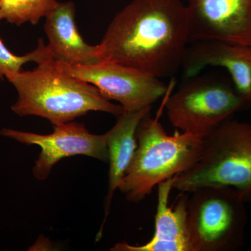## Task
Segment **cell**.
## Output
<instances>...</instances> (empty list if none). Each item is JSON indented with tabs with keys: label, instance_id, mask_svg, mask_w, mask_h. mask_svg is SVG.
<instances>
[{
	"label": "cell",
	"instance_id": "obj_7",
	"mask_svg": "<svg viewBox=\"0 0 251 251\" xmlns=\"http://www.w3.org/2000/svg\"><path fill=\"white\" fill-rule=\"evenodd\" d=\"M54 62L64 72L95 86L105 99L119 102L125 111L151 107L168 92L161 79L118 63L104 60L92 65L70 66Z\"/></svg>",
	"mask_w": 251,
	"mask_h": 251
},
{
	"label": "cell",
	"instance_id": "obj_2",
	"mask_svg": "<svg viewBox=\"0 0 251 251\" xmlns=\"http://www.w3.org/2000/svg\"><path fill=\"white\" fill-rule=\"evenodd\" d=\"M6 78L18 92L17 101L11 110L19 116L34 115L57 125L91 111L116 117L125 112L121 105L105 99L95 86L59 69L53 59L38 64L33 71L9 74Z\"/></svg>",
	"mask_w": 251,
	"mask_h": 251
},
{
	"label": "cell",
	"instance_id": "obj_11",
	"mask_svg": "<svg viewBox=\"0 0 251 251\" xmlns=\"http://www.w3.org/2000/svg\"><path fill=\"white\" fill-rule=\"evenodd\" d=\"M188 47L181 68L185 77L196 76L206 67L226 69L238 93L251 104V46L216 41H198Z\"/></svg>",
	"mask_w": 251,
	"mask_h": 251
},
{
	"label": "cell",
	"instance_id": "obj_3",
	"mask_svg": "<svg viewBox=\"0 0 251 251\" xmlns=\"http://www.w3.org/2000/svg\"><path fill=\"white\" fill-rule=\"evenodd\" d=\"M136 138V151L118 188L130 202L143 201L160 183L191 168L202 150V138L191 133L168 135L150 112L140 121Z\"/></svg>",
	"mask_w": 251,
	"mask_h": 251
},
{
	"label": "cell",
	"instance_id": "obj_16",
	"mask_svg": "<svg viewBox=\"0 0 251 251\" xmlns=\"http://www.w3.org/2000/svg\"><path fill=\"white\" fill-rule=\"evenodd\" d=\"M1 16H0V21H1Z\"/></svg>",
	"mask_w": 251,
	"mask_h": 251
},
{
	"label": "cell",
	"instance_id": "obj_12",
	"mask_svg": "<svg viewBox=\"0 0 251 251\" xmlns=\"http://www.w3.org/2000/svg\"><path fill=\"white\" fill-rule=\"evenodd\" d=\"M74 2L59 3L46 18L44 29L48 47L55 62L70 66H87L104 61L100 46L82 39L75 23Z\"/></svg>",
	"mask_w": 251,
	"mask_h": 251
},
{
	"label": "cell",
	"instance_id": "obj_5",
	"mask_svg": "<svg viewBox=\"0 0 251 251\" xmlns=\"http://www.w3.org/2000/svg\"><path fill=\"white\" fill-rule=\"evenodd\" d=\"M188 200V226L193 251H234L244 244L246 201L229 186H206Z\"/></svg>",
	"mask_w": 251,
	"mask_h": 251
},
{
	"label": "cell",
	"instance_id": "obj_4",
	"mask_svg": "<svg viewBox=\"0 0 251 251\" xmlns=\"http://www.w3.org/2000/svg\"><path fill=\"white\" fill-rule=\"evenodd\" d=\"M206 186H229L251 202V125L231 118L202 139L197 161L176 175L173 188L191 193Z\"/></svg>",
	"mask_w": 251,
	"mask_h": 251
},
{
	"label": "cell",
	"instance_id": "obj_9",
	"mask_svg": "<svg viewBox=\"0 0 251 251\" xmlns=\"http://www.w3.org/2000/svg\"><path fill=\"white\" fill-rule=\"evenodd\" d=\"M189 44L251 46V0H187Z\"/></svg>",
	"mask_w": 251,
	"mask_h": 251
},
{
	"label": "cell",
	"instance_id": "obj_1",
	"mask_svg": "<svg viewBox=\"0 0 251 251\" xmlns=\"http://www.w3.org/2000/svg\"><path fill=\"white\" fill-rule=\"evenodd\" d=\"M188 44L187 10L180 0H133L99 46L104 60L162 79L181 69Z\"/></svg>",
	"mask_w": 251,
	"mask_h": 251
},
{
	"label": "cell",
	"instance_id": "obj_10",
	"mask_svg": "<svg viewBox=\"0 0 251 251\" xmlns=\"http://www.w3.org/2000/svg\"><path fill=\"white\" fill-rule=\"evenodd\" d=\"M175 177L158 185V201L155 230L152 239L143 245L133 246L120 242L112 251H193L188 226V200L186 193H181L176 205L169 206L170 195Z\"/></svg>",
	"mask_w": 251,
	"mask_h": 251
},
{
	"label": "cell",
	"instance_id": "obj_6",
	"mask_svg": "<svg viewBox=\"0 0 251 251\" xmlns=\"http://www.w3.org/2000/svg\"><path fill=\"white\" fill-rule=\"evenodd\" d=\"M167 99V116L182 133L205 138L247 105L234 86L211 77H191Z\"/></svg>",
	"mask_w": 251,
	"mask_h": 251
},
{
	"label": "cell",
	"instance_id": "obj_8",
	"mask_svg": "<svg viewBox=\"0 0 251 251\" xmlns=\"http://www.w3.org/2000/svg\"><path fill=\"white\" fill-rule=\"evenodd\" d=\"M0 135L28 145H38L41 151L33 168V175L43 181L49 177L52 168L66 157L84 155L108 162L106 135H94L83 124L67 122L53 125V132L41 135L3 128Z\"/></svg>",
	"mask_w": 251,
	"mask_h": 251
},
{
	"label": "cell",
	"instance_id": "obj_13",
	"mask_svg": "<svg viewBox=\"0 0 251 251\" xmlns=\"http://www.w3.org/2000/svg\"><path fill=\"white\" fill-rule=\"evenodd\" d=\"M148 107L138 111H125L117 116L116 124L105 133L108 151L109 168L108 191L105 198V217L97 236V242L100 240L103 233L112 198L118 189L122 179L129 168L135 151L137 142L136 131L140 121L151 111Z\"/></svg>",
	"mask_w": 251,
	"mask_h": 251
},
{
	"label": "cell",
	"instance_id": "obj_14",
	"mask_svg": "<svg viewBox=\"0 0 251 251\" xmlns=\"http://www.w3.org/2000/svg\"><path fill=\"white\" fill-rule=\"evenodd\" d=\"M59 4L57 0H0V16L11 24L36 25Z\"/></svg>",
	"mask_w": 251,
	"mask_h": 251
},
{
	"label": "cell",
	"instance_id": "obj_15",
	"mask_svg": "<svg viewBox=\"0 0 251 251\" xmlns=\"http://www.w3.org/2000/svg\"><path fill=\"white\" fill-rule=\"evenodd\" d=\"M52 59V54L47 45L42 39L38 41L35 50L23 56L13 54L0 39V78L6 77L9 74L23 71L22 67L28 62H34L37 64Z\"/></svg>",
	"mask_w": 251,
	"mask_h": 251
}]
</instances>
